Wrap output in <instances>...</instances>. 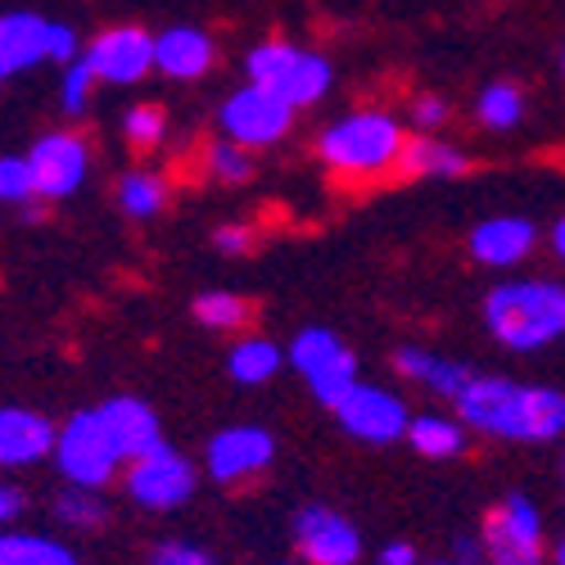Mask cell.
Returning <instances> with one entry per match:
<instances>
[{
	"label": "cell",
	"instance_id": "1",
	"mask_svg": "<svg viewBox=\"0 0 565 565\" xmlns=\"http://www.w3.org/2000/svg\"><path fill=\"white\" fill-rule=\"evenodd\" d=\"M470 430L511 444H547L565 435V394L552 385H515L502 375H476L457 398Z\"/></svg>",
	"mask_w": 565,
	"mask_h": 565
},
{
	"label": "cell",
	"instance_id": "2",
	"mask_svg": "<svg viewBox=\"0 0 565 565\" xmlns=\"http://www.w3.org/2000/svg\"><path fill=\"white\" fill-rule=\"evenodd\" d=\"M484 321L498 344L515 353L547 349L565 335V286L552 280H507L484 299Z\"/></svg>",
	"mask_w": 565,
	"mask_h": 565
},
{
	"label": "cell",
	"instance_id": "3",
	"mask_svg": "<svg viewBox=\"0 0 565 565\" xmlns=\"http://www.w3.org/2000/svg\"><path fill=\"white\" fill-rule=\"evenodd\" d=\"M403 127L390 118V114H353V118H340L321 131L317 150L321 159L331 163L335 172H349V177H371V172H385L390 163H398L403 154Z\"/></svg>",
	"mask_w": 565,
	"mask_h": 565
},
{
	"label": "cell",
	"instance_id": "4",
	"mask_svg": "<svg viewBox=\"0 0 565 565\" xmlns=\"http://www.w3.org/2000/svg\"><path fill=\"white\" fill-rule=\"evenodd\" d=\"M122 461L127 457H122L118 439L109 435L100 407L96 412H73L64 420L60 444H55V466H60V476L68 484H77V489H105L118 476Z\"/></svg>",
	"mask_w": 565,
	"mask_h": 565
},
{
	"label": "cell",
	"instance_id": "5",
	"mask_svg": "<svg viewBox=\"0 0 565 565\" xmlns=\"http://www.w3.org/2000/svg\"><path fill=\"white\" fill-rule=\"evenodd\" d=\"M245 68H249V82L271 86L276 96L290 100L295 109L317 105L326 90H331V64H326L321 55L299 51V45H290V41H263V45H254Z\"/></svg>",
	"mask_w": 565,
	"mask_h": 565
},
{
	"label": "cell",
	"instance_id": "6",
	"mask_svg": "<svg viewBox=\"0 0 565 565\" xmlns=\"http://www.w3.org/2000/svg\"><path fill=\"white\" fill-rule=\"evenodd\" d=\"M286 358H290V366L308 381L312 398L326 403L331 412L358 385V358L340 344L335 331H326V326H308V331H299Z\"/></svg>",
	"mask_w": 565,
	"mask_h": 565
},
{
	"label": "cell",
	"instance_id": "7",
	"mask_svg": "<svg viewBox=\"0 0 565 565\" xmlns=\"http://www.w3.org/2000/svg\"><path fill=\"white\" fill-rule=\"evenodd\" d=\"M217 122H222L226 140H235V146H245V150L249 146H276L295 122V105L280 100L263 82H245L241 90H231L222 100Z\"/></svg>",
	"mask_w": 565,
	"mask_h": 565
},
{
	"label": "cell",
	"instance_id": "8",
	"mask_svg": "<svg viewBox=\"0 0 565 565\" xmlns=\"http://www.w3.org/2000/svg\"><path fill=\"white\" fill-rule=\"evenodd\" d=\"M127 498L136 507H150V511H177L195 498L200 484V470L191 466V457H181L177 448H154L146 457H136L127 470Z\"/></svg>",
	"mask_w": 565,
	"mask_h": 565
},
{
	"label": "cell",
	"instance_id": "9",
	"mask_svg": "<svg viewBox=\"0 0 565 565\" xmlns=\"http://www.w3.org/2000/svg\"><path fill=\"white\" fill-rule=\"evenodd\" d=\"M489 565H543V515L525 493H511L484 521Z\"/></svg>",
	"mask_w": 565,
	"mask_h": 565
},
{
	"label": "cell",
	"instance_id": "10",
	"mask_svg": "<svg viewBox=\"0 0 565 565\" xmlns=\"http://www.w3.org/2000/svg\"><path fill=\"white\" fill-rule=\"evenodd\" d=\"M335 416H340L344 435H353V439H362V444H394V439H407V426H412L407 403H403L398 394H390V390H381V385H362V381L340 398Z\"/></svg>",
	"mask_w": 565,
	"mask_h": 565
},
{
	"label": "cell",
	"instance_id": "11",
	"mask_svg": "<svg viewBox=\"0 0 565 565\" xmlns=\"http://www.w3.org/2000/svg\"><path fill=\"white\" fill-rule=\"evenodd\" d=\"M295 547H299L303 565H358L362 534L349 515L317 502L295 515Z\"/></svg>",
	"mask_w": 565,
	"mask_h": 565
},
{
	"label": "cell",
	"instance_id": "12",
	"mask_svg": "<svg viewBox=\"0 0 565 565\" xmlns=\"http://www.w3.org/2000/svg\"><path fill=\"white\" fill-rule=\"evenodd\" d=\"M28 163H32L41 200H68V195H77V185L86 181V163L90 159H86L82 136L51 131V136H41L36 146L28 150Z\"/></svg>",
	"mask_w": 565,
	"mask_h": 565
},
{
	"label": "cell",
	"instance_id": "13",
	"mask_svg": "<svg viewBox=\"0 0 565 565\" xmlns=\"http://www.w3.org/2000/svg\"><path fill=\"white\" fill-rule=\"evenodd\" d=\"M271 435L263 426H226L209 439L204 448V466H209V480L217 484H241L249 476L271 461Z\"/></svg>",
	"mask_w": 565,
	"mask_h": 565
},
{
	"label": "cell",
	"instance_id": "14",
	"mask_svg": "<svg viewBox=\"0 0 565 565\" xmlns=\"http://www.w3.org/2000/svg\"><path fill=\"white\" fill-rule=\"evenodd\" d=\"M86 60H90V68L100 73V82L131 86V82H140L154 68V36L140 32V28H114V32L90 41Z\"/></svg>",
	"mask_w": 565,
	"mask_h": 565
},
{
	"label": "cell",
	"instance_id": "15",
	"mask_svg": "<svg viewBox=\"0 0 565 565\" xmlns=\"http://www.w3.org/2000/svg\"><path fill=\"white\" fill-rule=\"evenodd\" d=\"M51 32L55 23L32 10H10L0 19V77H19L51 60Z\"/></svg>",
	"mask_w": 565,
	"mask_h": 565
},
{
	"label": "cell",
	"instance_id": "16",
	"mask_svg": "<svg viewBox=\"0 0 565 565\" xmlns=\"http://www.w3.org/2000/svg\"><path fill=\"white\" fill-rule=\"evenodd\" d=\"M60 426L45 420L41 412L28 407H6L0 412V461L6 466H36L45 457H55Z\"/></svg>",
	"mask_w": 565,
	"mask_h": 565
},
{
	"label": "cell",
	"instance_id": "17",
	"mask_svg": "<svg viewBox=\"0 0 565 565\" xmlns=\"http://www.w3.org/2000/svg\"><path fill=\"white\" fill-rule=\"evenodd\" d=\"M100 416H105V426L118 439V448H122L127 461L163 448V426H159V416H154V407L146 398H127V394L122 398H109V403H100Z\"/></svg>",
	"mask_w": 565,
	"mask_h": 565
},
{
	"label": "cell",
	"instance_id": "18",
	"mask_svg": "<svg viewBox=\"0 0 565 565\" xmlns=\"http://www.w3.org/2000/svg\"><path fill=\"white\" fill-rule=\"evenodd\" d=\"M534 235L539 231L525 217H489V222H480L476 231H470V254H476L480 263H489V267H511L534 249Z\"/></svg>",
	"mask_w": 565,
	"mask_h": 565
},
{
	"label": "cell",
	"instance_id": "19",
	"mask_svg": "<svg viewBox=\"0 0 565 565\" xmlns=\"http://www.w3.org/2000/svg\"><path fill=\"white\" fill-rule=\"evenodd\" d=\"M213 64V41L200 28H168L154 36V68L177 77V82H191L200 73H209Z\"/></svg>",
	"mask_w": 565,
	"mask_h": 565
},
{
	"label": "cell",
	"instance_id": "20",
	"mask_svg": "<svg viewBox=\"0 0 565 565\" xmlns=\"http://www.w3.org/2000/svg\"><path fill=\"white\" fill-rule=\"evenodd\" d=\"M398 371L407 375V381L426 385L444 398H461L466 385L476 381V371H470L466 362H452V358H439V353H426V349H398Z\"/></svg>",
	"mask_w": 565,
	"mask_h": 565
},
{
	"label": "cell",
	"instance_id": "21",
	"mask_svg": "<svg viewBox=\"0 0 565 565\" xmlns=\"http://www.w3.org/2000/svg\"><path fill=\"white\" fill-rule=\"evenodd\" d=\"M398 168L407 177H461L470 168V159L452 146H439V140H426V136H416L403 146L398 154Z\"/></svg>",
	"mask_w": 565,
	"mask_h": 565
},
{
	"label": "cell",
	"instance_id": "22",
	"mask_svg": "<svg viewBox=\"0 0 565 565\" xmlns=\"http://www.w3.org/2000/svg\"><path fill=\"white\" fill-rule=\"evenodd\" d=\"M0 565H77L73 547L51 534H6L0 539Z\"/></svg>",
	"mask_w": 565,
	"mask_h": 565
},
{
	"label": "cell",
	"instance_id": "23",
	"mask_svg": "<svg viewBox=\"0 0 565 565\" xmlns=\"http://www.w3.org/2000/svg\"><path fill=\"white\" fill-rule=\"evenodd\" d=\"M407 439L420 457H457L466 448V435H461V420H448V416H412L407 426Z\"/></svg>",
	"mask_w": 565,
	"mask_h": 565
},
{
	"label": "cell",
	"instance_id": "24",
	"mask_svg": "<svg viewBox=\"0 0 565 565\" xmlns=\"http://www.w3.org/2000/svg\"><path fill=\"white\" fill-rule=\"evenodd\" d=\"M55 521L77 530V534H90V530H100L109 521V507L100 498V489H77L68 484L60 498H55Z\"/></svg>",
	"mask_w": 565,
	"mask_h": 565
},
{
	"label": "cell",
	"instance_id": "25",
	"mask_svg": "<svg viewBox=\"0 0 565 565\" xmlns=\"http://www.w3.org/2000/svg\"><path fill=\"white\" fill-rule=\"evenodd\" d=\"M276 371H280V349L271 340H241L231 349V381L267 385Z\"/></svg>",
	"mask_w": 565,
	"mask_h": 565
},
{
	"label": "cell",
	"instance_id": "26",
	"mask_svg": "<svg viewBox=\"0 0 565 565\" xmlns=\"http://www.w3.org/2000/svg\"><path fill=\"white\" fill-rule=\"evenodd\" d=\"M168 204V185L154 172H127L118 181V209L127 217H154Z\"/></svg>",
	"mask_w": 565,
	"mask_h": 565
},
{
	"label": "cell",
	"instance_id": "27",
	"mask_svg": "<svg viewBox=\"0 0 565 565\" xmlns=\"http://www.w3.org/2000/svg\"><path fill=\"white\" fill-rule=\"evenodd\" d=\"M521 114H525V96H521V86H511V82H498L480 96V122L493 127V131L515 127Z\"/></svg>",
	"mask_w": 565,
	"mask_h": 565
},
{
	"label": "cell",
	"instance_id": "28",
	"mask_svg": "<svg viewBox=\"0 0 565 565\" xmlns=\"http://www.w3.org/2000/svg\"><path fill=\"white\" fill-rule=\"evenodd\" d=\"M195 317L209 326V331H235V326H245L249 317V303L241 295H226V290H209L195 299Z\"/></svg>",
	"mask_w": 565,
	"mask_h": 565
},
{
	"label": "cell",
	"instance_id": "29",
	"mask_svg": "<svg viewBox=\"0 0 565 565\" xmlns=\"http://www.w3.org/2000/svg\"><path fill=\"white\" fill-rule=\"evenodd\" d=\"M122 131H127V140L136 150H154V146H163V136H168V118H163L159 105H136L127 114Z\"/></svg>",
	"mask_w": 565,
	"mask_h": 565
},
{
	"label": "cell",
	"instance_id": "30",
	"mask_svg": "<svg viewBox=\"0 0 565 565\" xmlns=\"http://www.w3.org/2000/svg\"><path fill=\"white\" fill-rule=\"evenodd\" d=\"M0 200H6V204H32V200H41L28 159H19V154L0 159Z\"/></svg>",
	"mask_w": 565,
	"mask_h": 565
},
{
	"label": "cell",
	"instance_id": "31",
	"mask_svg": "<svg viewBox=\"0 0 565 565\" xmlns=\"http://www.w3.org/2000/svg\"><path fill=\"white\" fill-rule=\"evenodd\" d=\"M100 82V73L90 68V60L82 55V60H73L68 68H64V86H60V105H64V114H86V100H90V86Z\"/></svg>",
	"mask_w": 565,
	"mask_h": 565
},
{
	"label": "cell",
	"instance_id": "32",
	"mask_svg": "<svg viewBox=\"0 0 565 565\" xmlns=\"http://www.w3.org/2000/svg\"><path fill=\"white\" fill-rule=\"evenodd\" d=\"M209 172L217 177V181H249V172H254V159L245 154V146H235V140H217V146L209 150Z\"/></svg>",
	"mask_w": 565,
	"mask_h": 565
},
{
	"label": "cell",
	"instance_id": "33",
	"mask_svg": "<svg viewBox=\"0 0 565 565\" xmlns=\"http://www.w3.org/2000/svg\"><path fill=\"white\" fill-rule=\"evenodd\" d=\"M150 565H217L204 547H195V543H185V539H168V543H159L154 552H150Z\"/></svg>",
	"mask_w": 565,
	"mask_h": 565
},
{
	"label": "cell",
	"instance_id": "34",
	"mask_svg": "<svg viewBox=\"0 0 565 565\" xmlns=\"http://www.w3.org/2000/svg\"><path fill=\"white\" fill-rule=\"evenodd\" d=\"M249 245H254V231L249 226H217L213 231V249L217 254H231L235 258V254H245Z\"/></svg>",
	"mask_w": 565,
	"mask_h": 565
},
{
	"label": "cell",
	"instance_id": "35",
	"mask_svg": "<svg viewBox=\"0 0 565 565\" xmlns=\"http://www.w3.org/2000/svg\"><path fill=\"white\" fill-rule=\"evenodd\" d=\"M412 118H416V127L435 131V127H444V118H448V105H444L439 96H420V100L412 105Z\"/></svg>",
	"mask_w": 565,
	"mask_h": 565
},
{
	"label": "cell",
	"instance_id": "36",
	"mask_svg": "<svg viewBox=\"0 0 565 565\" xmlns=\"http://www.w3.org/2000/svg\"><path fill=\"white\" fill-rule=\"evenodd\" d=\"M51 60L64 64V68L77 60V32L68 23H55V32H51Z\"/></svg>",
	"mask_w": 565,
	"mask_h": 565
},
{
	"label": "cell",
	"instance_id": "37",
	"mask_svg": "<svg viewBox=\"0 0 565 565\" xmlns=\"http://www.w3.org/2000/svg\"><path fill=\"white\" fill-rule=\"evenodd\" d=\"M23 507H28V498H23V489L19 484H6V489H0V521H19V515H23Z\"/></svg>",
	"mask_w": 565,
	"mask_h": 565
},
{
	"label": "cell",
	"instance_id": "38",
	"mask_svg": "<svg viewBox=\"0 0 565 565\" xmlns=\"http://www.w3.org/2000/svg\"><path fill=\"white\" fill-rule=\"evenodd\" d=\"M375 561L381 565H416V547L412 543H385Z\"/></svg>",
	"mask_w": 565,
	"mask_h": 565
},
{
	"label": "cell",
	"instance_id": "39",
	"mask_svg": "<svg viewBox=\"0 0 565 565\" xmlns=\"http://www.w3.org/2000/svg\"><path fill=\"white\" fill-rule=\"evenodd\" d=\"M552 249H556V258L565 263V217H561V222L552 226Z\"/></svg>",
	"mask_w": 565,
	"mask_h": 565
},
{
	"label": "cell",
	"instance_id": "40",
	"mask_svg": "<svg viewBox=\"0 0 565 565\" xmlns=\"http://www.w3.org/2000/svg\"><path fill=\"white\" fill-rule=\"evenodd\" d=\"M552 565H565V534L556 539V552H552Z\"/></svg>",
	"mask_w": 565,
	"mask_h": 565
},
{
	"label": "cell",
	"instance_id": "41",
	"mask_svg": "<svg viewBox=\"0 0 565 565\" xmlns=\"http://www.w3.org/2000/svg\"><path fill=\"white\" fill-rule=\"evenodd\" d=\"M435 565H461V561H435Z\"/></svg>",
	"mask_w": 565,
	"mask_h": 565
},
{
	"label": "cell",
	"instance_id": "42",
	"mask_svg": "<svg viewBox=\"0 0 565 565\" xmlns=\"http://www.w3.org/2000/svg\"><path fill=\"white\" fill-rule=\"evenodd\" d=\"M280 565H295V561H280Z\"/></svg>",
	"mask_w": 565,
	"mask_h": 565
},
{
	"label": "cell",
	"instance_id": "43",
	"mask_svg": "<svg viewBox=\"0 0 565 565\" xmlns=\"http://www.w3.org/2000/svg\"><path fill=\"white\" fill-rule=\"evenodd\" d=\"M561 68H565V55H561Z\"/></svg>",
	"mask_w": 565,
	"mask_h": 565
}]
</instances>
